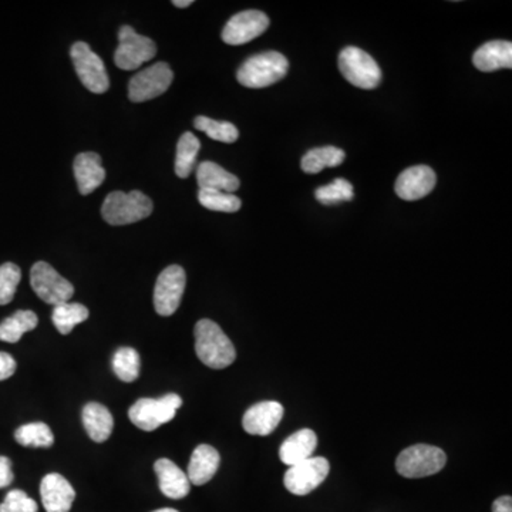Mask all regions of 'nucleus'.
<instances>
[{"instance_id": "nucleus-1", "label": "nucleus", "mask_w": 512, "mask_h": 512, "mask_svg": "<svg viewBox=\"0 0 512 512\" xmlns=\"http://www.w3.org/2000/svg\"><path fill=\"white\" fill-rule=\"evenodd\" d=\"M195 353L208 368L221 370L237 359L234 345L224 330L210 319H202L194 329Z\"/></svg>"}, {"instance_id": "nucleus-2", "label": "nucleus", "mask_w": 512, "mask_h": 512, "mask_svg": "<svg viewBox=\"0 0 512 512\" xmlns=\"http://www.w3.org/2000/svg\"><path fill=\"white\" fill-rule=\"evenodd\" d=\"M154 210L150 197L141 191H114L107 195L101 206L105 222L114 227L130 225L150 217Z\"/></svg>"}, {"instance_id": "nucleus-3", "label": "nucleus", "mask_w": 512, "mask_h": 512, "mask_svg": "<svg viewBox=\"0 0 512 512\" xmlns=\"http://www.w3.org/2000/svg\"><path fill=\"white\" fill-rule=\"evenodd\" d=\"M289 63L279 51H264L252 56L239 67V83L248 89H264L278 83L288 73Z\"/></svg>"}, {"instance_id": "nucleus-4", "label": "nucleus", "mask_w": 512, "mask_h": 512, "mask_svg": "<svg viewBox=\"0 0 512 512\" xmlns=\"http://www.w3.org/2000/svg\"><path fill=\"white\" fill-rule=\"evenodd\" d=\"M446 462L447 455L441 448L415 444L401 451L396 460V469L404 478H423L440 473Z\"/></svg>"}, {"instance_id": "nucleus-5", "label": "nucleus", "mask_w": 512, "mask_h": 512, "mask_svg": "<svg viewBox=\"0 0 512 512\" xmlns=\"http://www.w3.org/2000/svg\"><path fill=\"white\" fill-rule=\"evenodd\" d=\"M182 406L178 394H167L159 399H140L131 406L128 417L131 423L144 431H154L166 423H170Z\"/></svg>"}, {"instance_id": "nucleus-6", "label": "nucleus", "mask_w": 512, "mask_h": 512, "mask_svg": "<svg viewBox=\"0 0 512 512\" xmlns=\"http://www.w3.org/2000/svg\"><path fill=\"white\" fill-rule=\"evenodd\" d=\"M339 70L350 84L363 90H373L382 81L379 65L359 47L349 46L340 51Z\"/></svg>"}, {"instance_id": "nucleus-7", "label": "nucleus", "mask_w": 512, "mask_h": 512, "mask_svg": "<svg viewBox=\"0 0 512 512\" xmlns=\"http://www.w3.org/2000/svg\"><path fill=\"white\" fill-rule=\"evenodd\" d=\"M119 47L114 53V63L121 70H137L141 65L156 58L157 46L150 37L138 35L131 26H121Z\"/></svg>"}, {"instance_id": "nucleus-8", "label": "nucleus", "mask_w": 512, "mask_h": 512, "mask_svg": "<svg viewBox=\"0 0 512 512\" xmlns=\"http://www.w3.org/2000/svg\"><path fill=\"white\" fill-rule=\"evenodd\" d=\"M70 56L77 76L87 90L94 94H103L109 90L110 80L105 63L100 56L91 50L89 44L84 42L73 44Z\"/></svg>"}, {"instance_id": "nucleus-9", "label": "nucleus", "mask_w": 512, "mask_h": 512, "mask_svg": "<svg viewBox=\"0 0 512 512\" xmlns=\"http://www.w3.org/2000/svg\"><path fill=\"white\" fill-rule=\"evenodd\" d=\"M30 285L40 299L53 306L69 302L74 295V286L63 278L62 275H58L55 268L43 260L33 265Z\"/></svg>"}, {"instance_id": "nucleus-10", "label": "nucleus", "mask_w": 512, "mask_h": 512, "mask_svg": "<svg viewBox=\"0 0 512 512\" xmlns=\"http://www.w3.org/2000/svg\"><path fill=\"white\" fill-rule=\"evenodd\" d=\"M174 73L168 63L159 62L137 73L128 83V98L144 103L166 93L173 83Z\"/></svg>"}, {"instance_id": "nucleus-11", "label": "nucleus", "mask_w": 512, "mask_h": 512, "mask_svg": "<svg viewBox=\"0 0 512 512\" xmlns=\"http://www.w3.org/2000/svg\"><path fill=\"white\" fill-rule=\"evenodd\" d=\"M329 471L330 466L326 458H307L305 462L289 467L283 477V483L291 494L303 497L316 490L328 478Z\"/></svg>"}, {"instance_id": "nucleus-12", "label": "nucleus", "mask_w": 512, "mask_h": 512, "mask_svg": "<svg viewBox=\"0 0 512 512\" xmlns=\"http://www.w3.org/2000/svg\"><path fill=\"white\" fill-rule=\"evenodd\" d=\"M187 285V275L180 265L166 268L154 288V307L159 316H171L177 312Z\"/></svg>"}, {"instance_id": "nucleus-13", "label": "nucleus", "mask_w": 512, "mask_h": 512, "mask_svg": "<svg viewBox=\"0 0 512 512\" xmlns=\"http://www.w3.org/2000/svg\"><path fill=\"white\" fill-rule=\"evenodd\" d=\"M269 27V18L264 12L245 11L232 16L222 30V40L231 46H241L264 35Z\"/></svg>"}, {"instance_id": "nucleus-14", "label": "nucleus", "mask_w": 512, "mask_h": 512, "mask_svg": "<svg viewBox=\"0 0 512 512\" xmlns=\"http://www.w3.org/2000/svg\"><path fill=\"white\" fill-rule=\"evenodd\" d=\"M437 177L433 168L427 166L410 167L399 175L396 194L404 201L424 198L436 187Z\"/></svg>"}, {"instance_id": "nucleus-15", "label": "nucleus", "mask_w": 512, "mask_h": 512, "mask_svg": "<svg viewBox=\"0 0 512 512\" xmlns=\"http://www.w3.org/2000/svg\"><path fill=\"white\" fill-rule=\"evenodd\" d=\"M283 417V406L278 401H262L249 407L242 419L246 433L252 436H269Z\"/></svg>"}, {"instance_id": "nucleus-16", "label": "nucleus", "mask_w": 512, "mask_h": 512, "mask_svg": "<svg viewBox=\"0 0 512 512\" xmlns=\"http://www.w3.org/2000/svg\"><path fill=\"white\" fill-rule=\"evenodd\" d=\"M40 495L46 512H69L76 498V491L65 477L51 473L42 480Z\"/></svg>"}, {"instance_id": "nucleus-17", "label": "nucleus", "mask_w": 512, "mask_h": 512, "mask_svg": "<svg viewBox=\"0 0 512 512\" xmlns=\"http://www.w3.org/2000/svg\"><path fill=\"white\" fill-rule=\"evenodd\" d=\"M159 490L171 500H181L187 497L191 490V483L187 474L168 458H159L154 464Z\"/></svg>"}, {"instance_id": "nucleus-18", "label": "nucleus", "mask_w": 512, "mask_h": 512, "mask_svg": "<svg viewBox=\"0 0 512 512\" xmlns=\"http://www.w3.org/2000/svg\"><path fill=\"white\" fill-rule=\"evenodd\" d=\"M74 177L80 194L89 195L97 190L105 180V170L101 166V157L96 152H81L74 159Z\"/></svg>"}, {"instance_id": "nucleus-19", "label": "nucleus", "mask_w": 512, "mask_h": 512, "mask_svg": "<svg viewBox=\"0 0 512 512\" xmlns=\"http://www.w3.org/2000/svg\"><path fill=\"white\" fill-rule=\"evenodd\" d=\"M220 462V453L213 446L201 444L195 448L188 464V480L192 485H204L217 474Z\"/></svg>"}, {"instance_id": "nucleus-20", "label": "nucleus", "mask_w": 512, "mask_h": 512, "mask_svg": "<svg viewBox=\"0 0 512 512\" xmlns=\"http://www.w3.org/2000/svg\"><path fill=\"white\" fill-rule=\"evenodd\" d=\"M318 446V436L314 430L302 429L289 436L281 448L279 457L286 466L292 467L298 462H305L307 458L314 457V451Z\"/></svg>"}, {"instance_id": "nucleus-21", "label": "nucleus", "mask_w": 512, "mask_h": 512, "mask_svg": "<svg viewBox=\"0 0 512 512\" xmlns=\"http://www.w3.org/2000/svg\"><path fill=\"white\" fill-rule=\"evenodd\" d=\"M473 63L477 69L485 73L501 69H511V42H507V40H493V42L483 44V46L474 53Z\"/></svg>"}, {"instance_id": "nucleus-22", "label": "nucleus", "mask_w": 512, "mask_h": 512, "mask_svg": "<svg viewBox=\"0 0 512 512\" xmlns=\"http://www.w3.org/2000/svg\"><path fill=\"white\" fill-rule=\"evenodd\" d=\"M83 424L94 443H105L112 436L114 420L109 408L100 403H89L83 408Z\"/></svg>"}, {"instance_id": "nucleus-23", "label": "nucleus", "mask_w": 512, "mask_h": 512, "mask_svg": "<svg viewBox=\"0 0 512 512\" xmlns=\"http://www.w3.org/2000/svg\"><path fill=\"white\" fill-rule=\"evenodd\" d=\"M197 182L199 190H213L229 194H234L241 185L234 174L228 173L222 167L211 161H204L197 167Z\"/></svg>"}, {"instance_id": "nucleus-24", "label": "nucleus", "mask_w": 512, "mask_h": 512, "mask_svg": "<svg viewBox=\"0 0 512 512\" xmlns=\"http://www.w3.org/2000/svg\"><path fill=\"white\" fill-rule=\"evenodd\" d=\"M346 159V154L340 148L328 145V147L314 148L307 151L300 163V168L306 174H319L328 167L340 166Z\"/></svg>"}, {"instance_id": "nucleus-25", "label": "nucleus", "mask_w": 512, "mask_h": 512, "mask_svg": "<svg viewBox=\"0 0 512 512\" xmlns=\"http://www.w3.org/2000/svg\"><path fill=\"white\" fill-rule=\"evenodd\" d=\"M39 318L32 311H18L0 323V340L18 343L25 333L37 328Z\"/></svg>"}, {"instance_id": "nucleus-26", "label": "nucleus", "mask_w": 512, "mask_h": 512, "mask_svg": "<svg viewBox=\"0 0 512 512\" xmlns=\"http://www.w3.org/2000/svg\"><path fill=\"white\" fill-rule=\"evenodd\" d=\"M89 314H90L89 309L81 303L66 302L55 306L51 321L58 333L69 335L79 323H83L89 319Z\"/></svg>"}, {"instance_id": "nucleus-27", "label": "nucleus", "mask_w": 512, "mask_h": 512, "mask_svg": "<svg viewBox=\"0 0 512 512\" xmlns=\"http://www.w3.org/2000/svg\"><path fill=\"white\" fill-rule=\"evenodd\" d=\"M201 143L192 133H184L181 136L177 145L175 157V174L177 177L188 178L195 170L197 157H198Z\"/></svg>"}, {"instance_id": "nucleus-28", "label": "nucleus", "mask_w": 512, "mask_h": 512, "mask_svg": "<svg viewBox=\"0 0 512 512\" xmlns=\"http://www.w3.org/2000/svg\"><path fill=\"white\" fill-rule=\"evenodd\" d=\"M140 368V354L133 347H120L112 356V370L121 382L133 383L137 380Z\"/></svg>"}, {"instance_id": "nucleus-29", "label": "nucleus", "mask_w": 512, "mask_h": 512, "mask_svg": "<svg viewBox=\"0 0 512 512\" xmlns=\"http://www.w3.org/2000/svg\"><path fill=\"white\" fill-rule=\"evenodd\" d=\"M16 441L25 447L49 448L55 443L50 427L44 423H30L19 427L15 433Z\"/></svg>"}, {"instance_id": "nucleus-30", "label": "nucleus", "mask_w": 512, "mask_h": 512, "mask_svg": "<svg viewBox=\"0 0 512 512\" xmlns=\"http://www.w3.org/2000/svg\"><path fill=\"white\" fill-rule=\"evenodd\" d=\"M194 127L197 130L206 133L213 140L227 143V144L235 143L239 137L238 128L228 121H217L208 117L198 116L194 120Z\"/></svg>"}, {"instance_id": "nucleus-31", "label": "nucleus", "mask_w": 512, "mask_h": 512, "mask_svg": "<svg viewBox=\"0 0 512 512\" xmlns=\"http://www.w3.org/2000/svg\"><path fill=\"white\" fill-rule=\"evenodd\" d=\"M198 201L206 210L217 213H237L242 206V201L237 195L213 190H199Z\"/></svg>"}, {"instance_id": "nucleus-32", "label": "nucleus", "mask_w": 512, "mask_h": 512, "mask_svg": "<svg viewBox=\"0 0 512 512\" xmlns=\"http://www.w3.org/2000/svg\"><path fill=\"white\" fill-rule=\"evenodd\" d=\"M316 199L323 206H335L339 202L352 201L354 197L353 185L345 178H337L332 184L316 190Z\"/></svg>"}, {"instance_id": "nucleus-33", "label": "nucleus", "mask_w": 512, "mask_h": 512, "mask_svg": "<svg viewBox=\"0 0 512 512\" xmlns=\"http://www.w3.org/2000/svg\"><path fill=\"white\" fill-rule=\"evenodd\" d=\"M20 279L22 271L18 265L8 262L0 267V306L8 305L13 300Z\"/></svg>"}, {"instance_id": "nucleus-34", "label": "nucleus", "mask_w": 512, "mask_h": 512, "mask_svg": "<svg viewBox=\"0 0 512 512\" xmlns=\"http://www.w3.org/2000/svg\"><path fill=\"white\" fill-rule=\"evenodd\" d=\"M0 512H37V504L25 491L12 490L0 504Z\"/></svg>"}, {"instance_id": "nucleus-35", "label": "nucleus", "mask_w": 512, "mask_h": 512, "mask_svg": "<svg viewBox=\"0 0 512 512\" xmlns=\"http://www.w3.org/2000/svg\"><path fill=\"white\" fill-rule=\"evenodd\" d=\"M16 361L6 352H0V382L8 380L15 375Z\"/></svg>"}, {"instance_id": "nucleus-36", "label": "nucleus", "mask_w": 512, "mask_h": 512, "mask_svg": "<svg viewBox=\"0 0 512 512\" xmlns=\"http://www.w3.org/2000/svg\"><path fill=\"white\" fill-rule=\"evenodd\" d=\"M13 471H12V462L8 457L0 455V488H6L13 483Z\"/></svg>"}, {"instance_id": "nucleus-37", "label": "nucleus", "mask_w": 512, "mask_h": 512, "mask_svg": "<svg viewBox=\"0 0 512 512\" xmlns=\"http://www.w3.org/2000/svg\"><path fill=\"white\" fill-rule=\"evenodd\" d=\"M493 512H512V498L509 495L497 498L493 502Z\"/></svg>"}, {"instance_id": "nucleus-38", "label": "nucleus", "mask_w": 512, "mask_h": 512, "mask_svg": "<svg viewBox=\"0 0 512 512\" xmlns=\"http://www.w3.org/2000/svg\"><path fill=\"white\" fill-rule=\"evenodd\" d=\"M192 4H194L192 0H174L173 2L174 6H177V8H188Z\"/></svg>"}, {"instance_id": "nucleus-39", "label": "nucleus", "mask_w": 512, "mask_h": 512, "mask_svg": "<svg viewBox=\"0 0 512 512\" xmlns=\"http://www.w3.org/2000/svg\"><path fill=\"white\" fill-rule=\"evenodd\" d=\"M152 512H180V511H177V509H174V508H161V509H156V511H152Z\"/></svg>"}]
</instances>
